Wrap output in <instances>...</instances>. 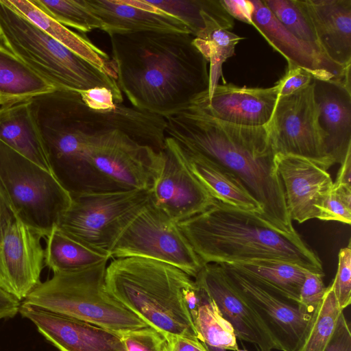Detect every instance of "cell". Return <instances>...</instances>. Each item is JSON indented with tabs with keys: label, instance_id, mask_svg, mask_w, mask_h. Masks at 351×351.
Masks as SVG:
<instances>
[{
	"label": "cell",
	"instance_id": "cell-27",
	"mask_svg": "<svg viewBox=\"0 0 351 351\" xmlns=\"http://www.w3.org/2000/svg\"><path fill=\"white\" fill-rule=\"evenodd\" d=\"M189 26L195 38H205L216 29H231L234 18L221 0H147Z\"/></svg>",
	"mask_w": 351,
	"mask_h": 351
},
{
	"label": "cell",
	"instance_id": "cell-45",
	"mask_svg": "<svg viewBox=\"0 0 351 351\" xmlns=\"http://www.w3.org/2000/svg\"><path fill=\"white\" fill-rule=\"evenodd\" d=\"M338 170L335 184L351 186V150H350Z\"/></svg>",
	"mask_w": 351,
	"mask_h": 351
},
{
	"label": "cell",
	"instance_id": "cell-19",
	"mask_svg": "<svg viewBox=\"0 0 351 351\" xmlns=\"http://www.w3.org/2000/svg\"><path fill=\"white\" fill-rule=\"evenodd\" d=\"M207 93L194 101L217 119L249 127L267 125L279 97L275 85L252 88L232 84H217L210 97Z\"/></svg>",
	"mask_w": 351,
	"mask_h": 351
},
{
	"label": "cell",
	"instance_id": "cell-8",
	"mask_svg": "<svg viewBox=\"0 0 351 351\" xmlns=\"http://www.w3.org/2000/svg\"><path fill=\"white\" fill-rule=\"evenodd\" d=\"M0 193L25 224L48 235L71 202L53 173L0 141Z\"/></svg>",
	"mask_w": 351,
	"mask_h": 351
},
{
	"label": "cell",
	"instance_id": "cell-43",
	"mask_svg": "<svg viewBox=\"0 0 351 351\" xmlns=\"http://www.w3.org/2000/svg\"><path fill=\"white\" fill-rule=\"evenodd\" d=\"M221 2L234 19L252 25L254 6L252 0H221Z\"/></svg>",
	"mask_w": 351,
	"mask_h": 351
},
{
	"label": "cell",
	"instance_id": "cell-5",
	"mask_svg": "<svg viewBox=\"0 0 351 351\" xmlns=\"http://www.w3.org/2000/svg\"><path fill=\"white\" fill-rule=\"evenodd\" d=\"M105 285L149 326L166 335L199 339L186 298L197 285L180 269L145 258H114L106 267Z\"/></svg>",
	"mask_w": 351,
	"mask_h": 351
},
{
	"label": "cell",
	"instance_id": "cell-38",
	"mask_svg": "<svg viewBox=\"0 0 351 351\" xmlns=\"http://www.w3.org/2000/svg\"><path fill=\"white\" fill-rule=\"evenodd\" d=\"M331 284L338 306L343 311L351 303L350 241L347 247L339 250L337 270Z\"/></svg>",
	"mask_w": 351,
	"mask_h": 351
},
{
	"label": "cell",
	"instance_id": "cell-36",
	"mask_svg": "<svg viewBox=\"0 0 351 351\" xmlns=\"http://www.w3.org/2000/svg\"><path fill=\"white\" fill-rule=\"evenodd\" d=\"M318 219L351 222V186L333 183L332 187L318 207Z\"/></svg>",
	"mask_w": 351,
	"mask_h": 351
},
{
	"label": "cell",
	"instance_id": "cell-40",
	"mask_svg": "<svg viewBox=\"0 0 351 351\" xmlns=\"http://www.w3.org/2000/svg\"><path fill=\"white\" fill-rule=\"evenodd\" d=\"M313 79L304 69L288 64L287 72L275 86L277 87L279 97L287 96L308 86Z\"/></svg>",
	"mask_w": 351,
	"mask_h": 351
},
{
	"label": "cell",
	"instance_id": "cell-18",
	"mask_svg": "<svg viewBox=\"0 0 351 351\" xmlns=\"http://www.w3.org/2000/svg\"><path fill=\"white\" fill-rule=\"evenodd\" d=\"M19 313L60 351H127L120 333L24 302Z\"/></svg>",
	"mask_w": 351,
	"mask_h": 351
},
{
	"label": "cell",
	"instance_id": "cell-3",
	"mask_svg": "<svg viewBox=\"0 0 351 351\" xmlns=\"http://www.w3.org/2000/svg\"><path fill=\"white\" fill-rule=\"evenodd\" d=\"M51 172L71 195L111 191L94 169L93 142L104 133H130L136 126L132 109L117 104L110 111L90 108L80 92L55 89L27 100Z\"/></svg>",
	"mask_w": 351,
	"mask_h": 351
},
{
	"label": "cell",
	"instance_id": "cell-14",
	"mask_svg": "<svg viewBox=\"0 0 351 351\" xmlns=\"http://www.w3.org/2000/svg\"><path fill=\"white\" fill-rule=\"evenodd\" d=\"M194 279L232 325L237 338L252 343L257 351L280 350L258 313L230 281L221 265L204 264Z\"/></svg>",
	"mask_w": 351,
	"mask_h": 351
},
{
	"label": "cell",
	"instance_id": "cell-39",
	"mask_svg": "<svg viewBox=\"0 0 351 351\" xmlns=\"http://www.w3.org/2000/svg\"><path fill=\"white\" fill-rule=\"evenodd\" d=\"M324 275L306 271L299 295V308L306 314L311 315L323 298L326 289Z\"/></svg>",
	"mask_w": 351,
	"mask_h": 351
},
{
	"label": "cell",
	"instance_id": "cell-46",
	"mask_svg": "<svg viewBox=\"0 0 351 351\" xmlns=\"http://www.w3.org/2000/svg\"><path fill=\"white\" fill-rule=\"evenodd\" d=\"M8 207L0 193V228L3 223Z\"/></svg>",
	"mask_w": 351,
	"mask_h": 351
},
{
	"label": "cell",
	"instance_id": "cell-44",
	"mask_svg": "<svg viewBox=\"0 0 351 351\" xmlns=\"http://www.w3.org/2000/svg\"><path fill=\"white\" fill-rule=\"evenodd\" d=\"M169 351H208L199 339L182 336L166 335Z\"/></svg>",
	"mask_w": 351,
	"mask_h": 351
},
{
	"label": "cell",
	"instance_id": "cell-12",
	"mask_svg": "<svg viewBox=\"0 0 351 351\" xmlns=\"http://www.w3.org/2000/svg\"><path fill=\"white\" fill-rule=\"evenodd\" d=\"M267 127L276 154L308 158L328 169L335 165L328 156L319 123L314 80L291 95L279 97Z\"/></svg>",
	"mask_w": 351,
	"mask_h": 351
},
{
	"label": "cell",
	"instance_id": "cell-24",
	"mask_svg": "<svg viewBox=\"0 0 351 351\" xmlns=\"http://www.w3.org/2000/svg\"><path fill=\"white\" fill-rule=\"evenodd\" d=\"M171 140L185 166L214 199L239 209L257 213L261 217V204L235 176Z\"/></svg>",
	"mask_w": 351,
	"mask_h": 351
},
{
	"label": "cell",
	"instance_id": "cell-16",
	"mask_svg": "<svg viewBox=\"0 0 351 351\" xmlns=\"http://www.w3.org/2000/svg\"><path fill=\"white\" fill-rule=\"evenodd\" d=\"M219 265L258 313L279 344L280 351H294L311 315L304 313L295 303L279 296L228 265Z\"/></svg>",
	"mask_w": 351,
	"mask_h": 351
},
{
	"label": "cell",
	"instance_id": "cell-35",
	"mask_svg": "<svg viewBox=\"0 0 351 351\" xmlns=\"http://www.w3.org/2000/svg\"><path fill=\"white\" fill-rule=\"evenodd\" d=\"M243 38L227 29H216L204 39L194 37V45L209 64L208 97L219 84L218 81L222 76L223 63L234 55L236 45Z\"/></svg>",
	"mask_w": 351,
	"mask_h": 351
},
{
	"label": "cell",
	"instance_id": "cell-10",
	"mask_svg": "<svg viewBox=\"0 0 351 351\" xmlns=\"http://www.w3.org/2000/svg\"><path fill=\"white\" fill-rule=\"evenodd\" d=\"M110 258L141 257L175 266L195 278L204 266L178 223L151 202L125 227L113 245Z\"/></svg>",
	"mask_w": 351,
	"mask_h": 351
},
{
	"label": "cell",
	"instance_id": "cell-47",
	"mask_svg": "<svg viewBox=\"0 0 351 351\" xmlns=\"http://www.w3.org/2000/svg\"><path fill=\"white\" fill-rule=\"evenodd\" d=\"M5 104H7L6 101L5 100V99L3 97H1L0 95V105L2 106Z\"/></svg>",
	"mask_w": 351,
	"mask_h": 351
},
{
	"label": "cell",
	"instance_id": "cell-48",
	"mask_svg": "<svg viewBox=\"0 0 351 351\" xmlns=\"http://www.w3.org/2000/svg\"><path fill=\"white\" fill-rule=\"evenodd\" d=\"M237 351H247V350H238Z\"/></svg>",
	"mask_w": 351,
	"mask_h": 351
},
{
	"label": "cell",
	"instance_id": "cell-30",
	"mask_svg": "<svg viewBox=\"0 0 351 351\" xmlns=\"http://www.w3.org/2000/svg\"><path fill=\"white\" fill-rule=\"evenodd\" d=\"M55 90L0 44V95L7 104L28 100Z\"/></svg>",
	"mask_w": 351,
	"mask_h": 351
},
{
	"label": "cell",
	"instance_id": "cell-28",
	"mask_svg": "<svg viewBox=\"0 0 351 351\" xmlns=\"http://www.w3.org/2000/svg\"><path fill=\"white\" fill-rule=\"evenodd\" d=\"M222 264L228 265L279 296L298 304L300 288L308 271L304 268L274 260Z\"/></svg>",
	"mask_w": 351,
	"mask_h": 351
},
{
	"label": "cell",
	"instance_id": "cell-26",
	"mask_svg": "<svg viewBox=\"0 0 351 351\" xmlns=\"http://www.w3.org/2000/svg\"><path fill=\"white\" fill-rule=\"evenodd\" d=\"M3 1L51 37L115 79L111 67V59L106 52L90 40L52 19L34 5L30 0Z\"/></svg>",
	"mask_w": 351,
	"mask_h": 351
},
{
	"label": "cell",
	"instance_id": "cell-1",
	"mask_svg": "<svg viewBox=\"0 0 351 351\" xmlns=\"http://www.w3.org/2000/svg\"><path fill=\"white\" fill-rule=\"evenodd\" d=\"M164 118L166 136L235 176L261 204V217L276 230L298 234L287 210L267 125L226 122L195 101Z\"/></svg>",
	"mask_w": 351,
	"mask_h": 351
},
{
	"label": "cell",
	"instance_id": "cell-23",
	"mask_svg": "<svg viewBox=\"0 0 351 351\" xmlns=\"http://www.w3.org/2000/svg\"><path fill=\"white\" fill-rule=\"evenodd\" d=\"M324 56L345 68L351 65V0H302Z\"/></svg>",
	"mask_w": 351,
	"mask_h": 351
},
{
	"label": "cell",
	"instance_id": "cell-21",
	"mask_svg": "<svg viewBox=\"0 0 351 351\" xmlns=\"http://www.w3.org/2000/svg\"><path fill=\"white\" fill-rule=\"evenodd\" d=\"M313 80L328 156L334 164H341L351 150V88L342 79Z\"/></svg>",
	"mask_w": 351,
	"mask_h": 351
},
{
	"label": "cell",
	"instance_id": "cell-41",
	"mask_svg": "<svg viewBox=\"0 0 351 351\" xmlns=\"http://www.w3.org/2000/svg\"><path fill=\"white\" fill-rule=\"evenodd\" d=\"M80 94L84 103L91 109L107 112L114 108L117 104L113 94L107 88H95L80 91Z\"/></svg>",
	"mask_w": 351,
	"mask_h": 351
},
{
	"label": "cell",
	"instance_id": "cell-31",
	"mask_svg": "<svg viewBox=\"0 0 351 351\" xmlns=\"http://www.w3.org/2000/svg\"><path fill=\"white\" fill-rule=\"evenodd\" d=\"M203 293L202 302L193 317L199 339L207 350L237 351L239 346L232 325L223 316L216 303L204 291Z\"/></svg>",
	"mask_w": 351,
	"mask_h": 351
},
{
	"label": "cell",
	"instance_id": "cell-22",
	"mask_svg": "<svg viewBox=\"0 0 351 351\" xmlns=\"http://www.w3.org/2000/svg\"><path fill=\"white\" fill-rule=\"evenodd\" d=\"M254 11L252 25L265 39L287 60L299 66L314 79H341L346 68L339 66L315 51L287 30L275 18L262 0H252ZM349 66V65H348Z\"/></svg>",
	"mask_w": 351,
	"mask_h": 351
},
{
	"label": "cell",
	"instance_id": "cell-37",
	"mask_svg": "<svg viewBox=\"0 0 351 351\" xmlns=\"http://www.w3.org/2000/svg\"><path fill=\"white\" fill-rule=\"evenodd\" d=\"M120 334L127 351H169L165 335L152 327Z\"/></svg>",
	"mask_w": 351,
	"mask_h": 351
},
{
	"label": "cell",
	"instance_id": "cell-9",
	"mask_svg": "<svg viewBox=\"0 0 351 351\" xmlns=\"http://www.w3.org/2000/svg\"><path fill=\"white\" fill-rule=\"evenodd\" d=\"M71 196V204L56 226L71 237L110 255L123 230L149 202L150 191L115 190Z\"/></svg>",
	"mask_w": 351,
	"mask_h": 351
},
{
	"label": "cell",
	"instance_id": "cell-17",
	"mask_svg": "<svg viewBox=\"0 0 351 351\" xmlns=\"http://www.w3.org/2000/svg\"><path fill=\"white\" fill-rule=\"evenodd\" d=\"M276 163L291 219L301 223L318 219V207L333 184L328 168L308 158L280 154H276Z\"/></svg>",
	"mask_w": 351,
	"mask_h": 351
},
{
	"label": "cell",
	"instance_id": "cell-11",
	"mask_svg": "<svg viewBox=\"0 0 351 351\" xmlns=\"http://www.w3.org/2000/svg\"><path fill=\"white\" fill-rule=\"evenodd\" d=\"M98 174L114 190L151 191L161 169L162 151L114 130L97 138L90 152Z\"/></svg>",
	"mask_w": 351,
	"mask_h": 351
},
{
	"label": "cell",
	"instance_id": "cell-2",
	"mask_svg": "<svg viewBox=\"0 0 351 351\" xmlns=\"http://www.w3.org/2000/svg\"><path fill=\"white\" fill-rule=\"evenodd\" d=\"M112 70L132 106L166 117L209 88L208 62L189 34H108Z\"/></svg>",
	"mask_w": 351,
	"mask_h": 351
},
{
	"label": "cell",
	"instance_id": "cell-15",
	"mask_svg": "<svg viewBox=\"0 0 351 351\" xmlns=\"http://www.w3.org/2000/svg\"><path fill=\"white\" fill-rule=\"evenodd\" d=\"M159 176L150 191V200L170 219L180 223L205 210L215 202L178 154L166 136Z\"/></svg>",
	"mask_w": 351,
	"mask_h": 351
},
{
	"label": "cell",
	"instance_id": "cell-32",
	"mask_svg": "<svg viewBox=\"0 0 351 351\" xmlns=\"http://www.w3.org/2000/svg\"><path fill=\"white\" fill-rule=\"evenodd\" d=\"M342 313L330 284L326 287L322 300L311 314L305 332L294 351H324Z\"/></svg>",
	"mask_w": 351,
	"mask_h": 351
},
{
	"label": "cell",
	"instance_id": "cell-13",
	"mask_svg": "<svg viewBox=\"0 0 351 351\" xmlns=\"http://www.w3.org/2000/svg\"><path fill=\"white\" fill-rule=\"evenodd\" d=\"M42 238L8 208L0 228V288L19 302L41 282Z\"/></svg>",
	"mask_w": 351,
	"mask_h": 351
},
{
	"label": "cell",
	"instance_id": "cell-7",
	"mask_svg": "<svg viewBox=\"0 0 351 351\" xmlns=\"http://www.w3.org/2000/svg\"><path fill=\"white\" fill-rule=\"evenodd\" d=\"M108 262L80 271L55 273L23 302L118 333L149 326L108 292Z\"/></svg>",
	"mask_w": 351,
	"mask_h": 351
},
{
	"label": "cell",
	"instance_id": "cell-25",
	"mask_svg": "<svg viewBox=\"0 0 351 351\" xmlns=\"http://www.w3.org/2000/svg\"><path fill=\"white\" fill-rule=\"evenodd\" d=\"M0 141L50 171L42 139L27 100L1 106Z\"/></svg>",
	"mask_w": 351,
	"mask_h": 351
},
{
	"label": "cell",
	"instance_id": "cell-33",
	"mask_svg": "<svg viewBox=\"0 0 351 351\" xmlns=\"http://www.w3.org/2000/svg\"><path fill=\"white\" fill-rule=\"evenodd\" d=\"M37 8L64 26L83 33L94 29L106 32L107 27L86 5L85 0H31Z\"/></svg>",
	"mask_w": 351,
	"mask_h": 351
},
{
	"label": "cell",
	"instance_id": "cell-34",
	"mask_svg": "<svg viewBox=\"0 0 351 351\" xmlns=\"http://www.w3.org/2000/svg\"><path fill=\"white\" fill-rule=\"evenodd\" d=\"M262 1L287 30L325 57L302 0Z\"/></svg>",
	"mask_w": 351,
	"mask_h": 351
},
{
	"label": "cell",
	"instance_id": "cell-20",
	"mask_svg": "<svg viewBox=\"0 0 351 351\" xmlns=\"http://www.w3.org/2000/svg\"><path fill=\"white\" fill-rule=\"evenodd\" d=\"M85 2L105 23L108 34L161 32L193 35L183 21L147 0H85Z\"/></svg>",
	"mask_w": 351,
	"mask_h": 351
},
{
	"label": "cell",
	"instance_id": "cell-29",
	"mask_svg": "<svg viewBox=\"0 0 351 351\" xmlns=\"http://www.w3.org/2000/svg\"><path fill=\"white\" fill-rule=\"evenodd\" d=\"M45 265L55 273L85 269L108 261V254L71 237L56 226L45 238Z\"/></svg>",
	"mask_w": 351,
	"mask_h": 351
},
{
	"label": "cell",
	"instance_id": "cell-4",
	"mask_svg": "<svg viewBox=\"0 0 351 351\" xmlns=\"http://www.w3.org/2000/svg\"><path fill=\"white\" fill-rule=\"evenodd\" d=\"M178 226L204 265L274 260L324 275L319 257L298 234L278 231L257 213L215 199Z\"/></svg>",
	"mask_w": 351,
	"mask_h": 351
},
{
	"label": "cell",
	"instance_id": "cell-6",
	"mask_svg": "<svg viewBox=\"0 0 351 351\" xmlns=\"http://www.w3.org/2000/svg\"><path fill=\"white\" fill-rule=\"evenodd\" d=\"M0 44L55 89L83 91L107 88L116 104L123 94L116 80L51 37L0 0Z\"/></svg>",
	"mask_w": 351,
	"mask_h": 351
},
{
	"label": "cell",
	"instance_id": "cell-42",
	"mask_svg": "<svg viewBox=\"0 0 351 351\" xmlns=\"http://www.w3.org/2000/svg\"><path fill=\"white\" fill-rule=\"evenodd\" d=\"M324 351H351V332L343 313L339 316Z\"/></svg>",
	"mask_w": 351,
	"mask_h": 351
}]
</instances>
